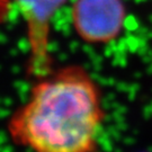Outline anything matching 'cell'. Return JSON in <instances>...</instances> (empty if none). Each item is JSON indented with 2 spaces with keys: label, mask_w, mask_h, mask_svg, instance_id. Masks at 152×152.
<instances>
[{
  "label": "cell",
  "mask_w": 152,
  "mask_h": 152,
  "mask_svg": "<svg viewBox=\"0 0 152 152\" xmlns=\"http://www.w3.org/2000/svg\"><path fill=\"white\" fill-rule=\"evenodd\" d=\"M35 80L8 122L14 143L39 152L97 150L106 114L100 87L87 69L65 65Z\"/></svg>",
  "instance_id": "1"
},
{
  "label": "cell",
  "mask_w": 152,
  "mask_h": 152,
  "mask_svg": "<svg viewBox=\"0 0 152 152\" xmlns=\"http://www.w3.org/2000/svg\"><path fill=\"white\" fill-rule=\"evenodd\" d=\"M10 2L18 8L26 25L28 75L35 79L45 76L53 70L50 50L52 23L68 0H10Z\"/></svg>",
  "instance_id": "2"
},
{
  "label": "cell",
  "mask_w": 152,
  "mask_h": 152,
  "mask_svg": "<svg viewBox=\"0 0 152 152\" xmlns=\"http://www.w3.org/2000/svg\"><path fill=\"white\" fill-rule=\"evenodd\" d=\"M126 20L124 0H75L71 22L85 43L108 44L121 36Z\"/></svg>",
  "instance_id": "3"
},
{
  "label": "cell",
  "mask_w": 152,
  "mask_h": 152,
  "mask_svg": "<svg viewBox=\"0 0 152 152\" xmlns=\"http://www.w3.org/2000/svg\"><path fill=\"white\" fill-rule=\"evenodd\" d=\"M11 6L10 0H0V23L5 22L9 16Z\"/></svg>",
  "instance_id": "4"
}]
</instances>
